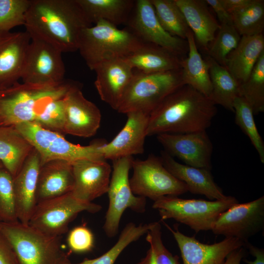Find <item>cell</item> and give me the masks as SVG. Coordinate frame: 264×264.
Here are the masks:
<instances>
[{
	"mask_svg": "<svg viewBox=\"0 0 264 264\" xmlns=\"http://www.w3.org/2000/svg\"><path fill=\"white\" fill-rule=\"evenodd\" d=\"M26 31L62 53L78 50L82 31L91 26L77 0H31Z\"/></svg>",
	"mask_w": 264,
	"mask_h": 264,
	"instance_id": "6da1fadb",
	"label": "cell"
},
{
	"mask_svg": "<svg viewBox=\"0 0 264 264\" xmlns=\"http://www.w3.org/2000/svg\"><path fill=\"white\" fill-rule=\"evenodd\" d=\"M217 112L209 98L184 85L166 97L150 114L147 136L206 130Z\"/></svg>",
	"mask_w": 264,
	"mask_h": 264,
	"instance_id": "7a4b0ae2",
	"label": "cell"
},
{
	"mask_svg": "<svg viewBox=\"0 0 264 264\" xmlns=\"http://www.w3.org/2000/svg\"><path fill=\"white\" fill-rule=\"evenodd\" d=\"M76 82L34 85L19 82L0 90V126L34 122L52 101L65 97Z\"/></svg>",
	"mask_w": 264,
	"mask_h": 264,
	"instance_id": "3957f363",
	"label": "cell"
},
{
	"mask_svg": "<svg viewBox=\"0 0 264 264\" xmlns=\"http://www.w3.org/2000/svg\"><path fill=\"white\" fill-rule=\"evenodd\" d=\"M143 43L129 29H121L101 20L82 31L78 50L89 68L93 70L105 61L126 58Z\"/></svg>",
	"mask_w": 264,
	"mask_h": 264,
	"instance_id": "277c9868",
	"label": "cell"
},
{
	"mask_svg": "<svg viewBox=\"0 0 264 264\" xmlns=\"http://www.w3.org/2000/svg\"><path fill=\"white\" fill-rule=\"evenodd\" d=\"M0 232L12 247L19 264H59L67 258L60 237L47 235L19 221H0Z\"/></svg>",
	"mask_w": 264,
	"mask_h": 264,
	"instance_id": "5b68a950",
	"label": "cell"
},
{
	"mask_svg": "<svg viewBox=\"0 0 264 264\" xmlns=\"http://www.w3.org/2000/svg\"><path fill=\"white\" fill-rule=\"evenodd\" d=\"M183 85L181 68L153 73L137 70L116 111L126 114L138 110L150 114L166 97Z\"/></svg>",
	"mask_w": 264,
	"mask_h": 264,
	"instance_id": "8992f818",
	"label": "cell"
},
{
	"mask_svg": "<svg viewBox=\"0 0 264 264\" xmlns=\"http://www.w3.org/2000/svg\"><path fill=\"white\" fill-rule=\"evenodd\" d=\"M237 203V199L232 196L209 201L167 196L154 201L152 207L158 210L161 220L174 219L198 233L211 231L220 215Z\"/></svg>",
	"mask_w": 264,
	"mask_h": 264,
	"instance_id": "52a82bcc",
	"label": "cell"
},
{
	"mask_svg": "<svg viewBox=\"0 0 264 264\" xmlns=\"http://www.w3.org/2000/svg\"><path fill=\"white\" fill-rule=\"evenodd\" d=\"M38 153L41 166L54 160L71 164L83 159H104L98 147L103 143L95 142L88 146L72 143L60 133L46 129L35 122H24L14 126Z\"/></svg>",
	"mask_w": 264,
	"mask_h": 264,
	"instance_id": "ba28073f",
	"label": "cell"
},
{
	"mask_svg": "<svg viewBox=\"0 0 264 264\" xmlns=\"http://www.w3.org/2000/svg\"><path fill=\"white\" fill-rule=\"evenodd\" d=\"M132 156L112 161V170L109 189V206L103 228L106 236L111 238L118 234L122 216L127 209L138 213L146 210V198L135 195L132 190L129 172Z\"/></svg>",
	"mask_w": 264,
	"mask_h": 264,
	"instance_id": "9c48e42d",
	"label": "cell"
},
{
	"mask_svg": "<svg viewBox=\"0 0 264 264\" xmlns=\"http://www.w3.org/2000/svg\"><path fill=\"white\" fill-rule=\"evenodd\" d=\"M102 206L76 198L71 192L37 203L28 224L47 235L60 237L81 212H99Z\"/></svg>",
	"mask_w": 264,
	"mask_h": 264,
	"instance_id": "30bf717a",
	"label": "cell"
},
{
	"mask_svg": "<svg viewBox=\"0 0 264 264\" xmlns=\"http://www.w3.org/2000/svg\"><path fill=\"white\" fill-rule=\"evenodd\" d=\"M130 179L133 193L155 201L167 196H178L188 192L187 185L164 166L160 157L150 155L146 159H133Z\"/></svg>",
	"mask_w": 264,
	"mask_h": 264,
	"instance_id": "8fae6325",
	"label": "cell"
},
{
	"mask_svg": "<svg viewBox=\"0 0 264 264\" xmlns=\"http://www.w3.org/2000/svg\"><path fill=\"white\" fill-rule=\"evenodd\" d=\"M62 54L61 51L51 44L31 37L21 75L23 83L49 85L63 82L65 67Z\"/></svg>",
	"mask_w": 264,
	"mask_h": 264,
	"instance_id": "7c38bea8",
	"label": "cell"
},
{
	"mask_svg": "<svg viewBox=\"0 0 264 264\" xmlns=\"http://www.w3.org/2000/svg\"><path fill=\"white\" fill-rule=\"evenodd\" d=\"M128 29L144 43L162 47L181 58L188 53L186 40L172 36L159 22L150 0H137L126 23Z\"/></svg>",
	"mask_w": 264,
	"mask_h": 264,
	"instance_id": "4fadbf2b",
	"label": "cell"
},
{
	"mask_svg": "<svg viewBox=\"0 0 264 264\" xmlns=\"http://www.w3.org/2000/svg\"><path fill=\"white\" fill-rule=\"evenodd\" d=\"M264 228L263 196L251 201L232 205L220 215L211 231L215 235L236 238L245 242Z\"/></svg>",
	"mask_w": 264,
	"mask_h": 264,
	"instance_id": "5bb4252c",
	"label": "cell"
},
{
	"mask_svg": "<svg viewBox=\"0 0 264 264\" xmlns=\"http://www.w3.org/2000/svg\"><path fill=\"white\" fill-rule=\"evenodd\" d=\"M157 139L165 151L185 164L211 170L213 144L206 130L186 133H161Z\"/></svg>",
	"mask_w": 264,
	"mask_h": 264,
	"instance_id": "9a60e30c",
	"label": "cell"
},
{
	"mask_svg": "<svg viewBox=\"0 0 264 264\" xmlns=\"http://www.w3.org/2000/svg\"><path fill=\"white\" fill-rule=\"evenodd\" d=\"M64 103V133L83 137L95 134L101 124V111L84 97L77 82L67 92Z\"/></svg>",
	"mask_w": 264,
	"mask_h": 264,
	"instance_id": "2e32d148",
	"label": "cell"
},
{
	"mask_svg": "<svg viewBox=\"0 0 264 264\" xmlns=\"http://www.w3.org/2000/svg\"><path fill=\"white\" fill-rule=\"evenodd\" d=\"M126 114L127 121L121 130L110 142L102 143L98 147L105 160L132 156L144 152L150 113L136 110Z\"/></svg>",
	"mask_w": 264,
	"mask_h": 264,
	"instance_id": "e0dca14e",
	"label": "cell"
},
{
	"mask_svg": "<svg viewBox=\"0 0 264 264\" xmlns=\"http://www.w3.org/2000/svg\"><path fill=\"white\" fill-rule=\"evenodd\" d=\"M172 233L180 251L183 264H223L232 251L243 247L244 242L233 237L211 244L201 243L195 237L180 232L176 225L172 229L164 223Z\"/></svg>",
	"mask_w": 264,
	"mask_h": 264,
	"instance_id": "ac0fdd59",
	"label": "cell"
},
{
	"mask_svg": "<svg viewBox=\"0 0 264 264\" xmlns=\"http://www.w3.org/2000/svg\"><path fill=\"white\" fill-rule=\"evenodd\" d=\"M72 166L74 185L71 192L76 198L91 202L107 193L111 168L106 160H80Z\"/></svg>",
	"mask_w": 264,
	"mask_h": 264,
	"instance_id": "d6986e66",
	"label": "cell"
},
{
	"mask_svg": "<svg viewBox=\"0 0 264 264\" xmlns=\"http://www.w3.org/2000/svg\"><path fill=\"white\" fill-rule=\"evenodd\" d=\"M94 85L101 100L117 110L134 75L133 68L125 58L108 60L98 64Z\"/></svg>",
	"mask_w": 264,
	"mask_h": 264,
	"instance_id": "ffe728a7",
	"label": "cell"
},
{
	"mask_svg": "<svg viewBox=\"0 0 264 264\" xmlns=\"http://www.w3.org/2000/svg\"><path fill=\"white\" fill-rule=\"evenodd\" d=\"M30 42L26 31H0V90L12 87L21 78Z\"/></svg>",
	"mask_w": 264,
	"mask_h": 264,
	"instance_id": "44dd1931",
	"label": "cell"
},
{
	"mask_svg": "<svg viewBox=\"0 0 264 264\" xmlns=\"http://www.w3.org/2000/svg\"><path fill=\"white\" fill-rule=\"evenodd\" d=\"M40 167L39 154L34 149L13 178L17 217L22 223H28L37 204L36 193Z\"/></svg>",
	"mask_w": 264,
	"mask_h": 264,
	"instance_id": "7402d4cb",
	"label": "cell"
},
{
	"mask_svg": "<svg viewBox=\"0 0 264 264\" xmlns=\"http://www.w3.org/2000/svg\"><path fill=\"white\" fill-rule=\"evenodd\" d=\"M160 158L165 168L187 185L188 192L204 195L212 200L228 198L214 181L210 170L180 163L165 151L161 152Z\"/></svg>",
	"mask_w": 264,
	"mask_h": 264,
	"instance_id": "603a6c76",
	"label": "cell"
},
{
	"mask_svg": "<svg viewBox=\"0 0 264 264\" xmlns=\"http://www.w3.org/2000/svg\"><path fill=\"white\" fill-rule=\"evenodd\" d=\"M74 185L72 164L63 160H54L41 166L36 198L39 202L71 192Z\"/></svg>",
	"mask_w": 264,
	"mask_h": 264,
	"instance_id": "cb8c5ba5",
	"label": "cell"
},
{
	"mask_svg": "<svg viewBox=\"0 0 264 264\" xmlns=\"http://www.w3.org/2000/svg\"><path fill=\"white\" fill-rule=\"evenodd\" d=\"M193 32L196 43L207 51L220 24L203 0H175Z\"/></svg>",
	"mask_w": 264,
	"mask_h": 264,
	"instance_id": "d4e9b609",
	"label": "cell"
},
{
	"mask_svg": "<svg viewBox=\"0 0 264 264\" xmlns=\"http://www.w3.org/2000/svg\"><path fill=\"white\" fill-rule=\"evenodd\" d=\"M264 52L263 34L242 36L237 46L228 56L225 67L240 84L248 78Z\"/></svg>",
	"mask_w": 264,
	"mask_h": 264,
	"instance_id": "484cf974",
	"label": "cell"
},
{
	"mask_svg": "<svg viewBox=\"0 0 264 264\" xmlns=\"http://www.w3.org/2000/svg\"><path fill=\"white\" fill-rule=\"evenodd\" d=\"M125 59L133 69L153 73L180 69L182 58L162 47L144 42Z\"/></svg>",
	"mask_w": 264,
	"mask_h": 264,
	"instance_id": "4316f807",
	"label": "cell"
},
{
	"mask_svg": "<svg viewBox=\"0 0 264 264\" xmlns=\"http://www.w3.org/2000/svg\"><path fill=\"white\" fill-rule=\"evenodd\" d=\"M188 55L181 59L180 65L184 85H187L210 98L212 86L209 65L199 53L194 35L190 29L187 34Z\"/></svg>",
	"mask_w": 264,
	"mask_h": 264,
	"instance_id": "83f0119b",
	"label": "cell"
},
{
	"mask_svg": "<svg viewBox=\"0 0 264 264\" xmlns=\"http://www.w3.org/2000/svg\"><path fill=\"white\" fill-rule=\"evenodd\" d=\"M34 149L13 126H0V161L13 177Z\"/></svg>",
	"mask_w": 264,
	"mask_h": 264,
	"instance_id": "f1b7e54d",
	"label": "cell"
},
{
	"mask_svg": "<svg viewBox=\"0 0 264 264\" xmlns=\"http://www.w3.org/2000/svg\"><path fill=\"white\" fill-rule=\"evenodd\" d=\"M90 23L103 20L116 26L126 24L134 7L133 0H77Z\"/></svg>",
	"mask_w": 264,
	"mask_h": 264,
	"instance_id": "f546056e",
	"label": "cell"
},
{
	"mask_svg": "<svg viewBox=\"0 0 264 264\" xmlns=\"http://www.w3.org/2000/svg\"><path fill=\"white\" fill-rule=\"evenodd\" d=\"M212 90L210 99L216 104L234 112L233 103L239 96V85L226 68L207 56Z\"/></svg>",
	"mask_w": 264,
	"mask_h": 264,
	"instance_id": "4dcf8cb0",
	"label": "cell"
},
{
	"mask_svg": "<svg viewBox=\"0 0 264 264\" xmlns=\"http://www.w3.org/2000/svg\"><path fill=\"white\" fill-rule=\"evenodd\" d=\"M153 224V222L138 225L132 222L128 223L121 231L116 242L100 257L92 259H85L77 264L72 263L67 257L59 264H114L122 251L130 244L146 234Z\"/></svg>",
	"mask_w": 264,
	"mask_h": 264,
	"instance_id": "1f68e13d",
	"label": "cell"
},
{
	"mask_svg": "<svg viewBox=\"0 0 264 264\" xmlns=\"http://www.w3.org/2000/svg\"><path fill=\"white\" fill-rule=\"evenodd\" d=\"M163 28L172 36L186 40L190 28L175 0H150Z\"/></svg>",
	"mask_w": 264,
	"mask_h": 264,
	"instance_id": "d6a6232c",
	"label": "cell"
},
{
	"mask_svg": "<svg viewBox=\"0 0 264 264\" xmlns=\"http://www.w3.org/2000/svg\"><path fill=\"white\" fill-rule=\"evenodd\" d=\"M239 96L249 103L254 114L264 111V52L248 78L240 84Z\"/></svg>",
	"mask_w": 264,
	"mask_h": 264,
	"instance_id": "836d02e7",
	"label": "cell"
},
{
	"mask_svg": "<svg viewBox=\"0 0 264 264\" xmlns=\"http://www.w3.org/2000/svg\"><path fill=\"white\" fill-rule=\"evenodd\" d=\"M232 23L240 36L263 34L264 28V1L252 0L245 8L231 15Z\"/></svg>",
	"mask_w": 264,
	"mask_h": 264,
	"instance_id": "e575fe53",
	"label": "cell"
},
{
	"mask_svg": "<svg viewBox=\"0 0 264 264\" xmlns=\"http://www.w3.org/2000/svg\"><path fill=\"white\" fill-rule=\"evenodd\" d=\"M235 121L248 136L256 150L262 163H264V142L256 127L252 109L242 97L238 96L233 103Z\"/></svg>",
	"mask_w": 264,
	"mask_h": 264,
	"instance_id": "d590c367",
	"label": "cell"
},
{
	"mask_svg": "<svg viewBox=\"0 0 264 264\" xmlns=\"http://www.w3.org/2000/svg\"><path fill=\"white\" fill-rule=\"evenodd\" d=\"M241 36L232 22L220 23V27L207 51L208 56L225 67L229 54L238 45Z\"/></svg>",
	"mask_w": 264,
	"mask_h": 264,
	"instance_id": "8d00e7d4",
	"label": "cell"
},
{
	"mask_svg": "<svg viewBox=\"0 0 264 264\" xmlns=\"http://www.w3.org/2000/svg\"><path fill=\"white\" fill-rule=\"evenodd\" d=\"M146 234V240L150 248L146 256L137 264H180L178 257L173 255L164 245L159 222H153Z\"/></svg>",
	"mask_w": 264,
	"mask_h": 264,
	"instance_id": "74e56055",
	"label": "cell"
},
{
	"mask_svg": "<svg viewBox=\"0 0 264 264\" xmlns=\"http://www.w3.org/2000/svg\"><path fill=\"white\" fill-rule=\"evenodd\" d=\"M31 0H0V31L24 25Z\"/></svg>",
	"mask_w": 264,
	"mask_h": 264,
	"instance_id": "f35d334b",
	"label": "cell"
},
{
	"mask_svg": "<svg viewBox=\"0 0 264 264\" xmlns=\"http://www.w3.org/2000/svg\"><path fill=\"white\" fill-rule=\"evenodd\" d=\"M0 221H19L16 211L13 177L4 168L0 169Z\"/></svg>",
	"mask_w": 264,
	"mask_h": 264,
	"instance_id": "ab89813d",
	"label": "cell"
},
{
	"mask_svg": "<svg viewBox=\"0 0 264 264\" xmlns=\"http://www.w3.org/2000/svg\"><path fill=\"white\" fill-rule=\"evenodd\" d=\"M64 97L49 104L34 122L46 129L61 134L64 133L65 120Z\"/></svg>",
	"mask_w": 264,
	"mask_h": 264,
	"instance_id": "60d3db41",
	"label": "cell"
},
{
	"mask_svg": "<svg viewBox=\"0 0 264 264\" xmlns=\"http://www.w3.org/2000/svg\"><path fill=\"white\" fill-rule=\"evenodd\" d=\"M67 243L69 249L74 252H87L91 250L94 246V235L87 226H78L69 231Z\"/></svg>",
	"mask_w": 264,
	"mask_h": 264,
	"instance_id": "b9f144b4",
	"label": "cell"
},
{
	"mask_svg": "<svg viewBox=\"0 0 264 264\" xmlns=\"http://www.w3.org/2000/svg\"><path fill=\"white\" fill-rule=\"evenodd\" d=\"M0 264H19L17 258L12 247L0 232Z\"/></svg>",
	"mask_w": 264,
	"mask_h": 264,
	"instance_id": "7bdbcfd3",
	"label": "cell"
},
{
	"mask_svg": "<svg viewBox=\"0 0 264 264\" xmlns=\"http://www.w3.org/2000/svg\"><path fill=\"white\" fill-rule=\"evenodd\" d=\"M205 1L214 11L220 23L232 22L231 15L225 9L221 0H205Z\"/></svg>",
	"mask_w": 264,
	"mask_h": 264,
	"instance_id": "ee69618b",
	"label": "cell"
},
{
	"mask_svg": "<svg viewBox=\"0 0 264 264\" xmlns=\"http://www.w3.org/2000/svg\"><path fill=\"white\" fill-rule=\"evenodd\" d=\"M252 0H221L228 13L231 15L247 7Z\"/></svg>",
	"mask_w": 264,
	"mask_h": 264,
	"instance_id": "f6af8a7d",
	"label": "cell"
},
{
	"mask_svg": "<svg viewBox=\"0 0 264 264\" xmlns=\"http://www.w3.org/2000/svg\"><path fill=\"white\" fill-rule=\"evenodd\" d=\"M243 247H245L250 254L254 256L256 259L254 261H248L244 259V262L247 264H264V250L259 248L249 242H244Z\"/></svg>",
	"mask_w": 264,
	"mask_h": 264,
	"instance_id": "bcb514c9",
	"label": "cell"
},
{
	"mask_svg": "<svg viewBox=\"0 0 264 264\" xmlns=\"http://www.w3.org/2000/svg\"><path fill=\"white\" fill-rule=\"evenodd\" d=\"M245 254V250L243 247L237 249L227 256L223 264H240Z\"/></svg>",
	"mask_w": 264,
	"mask_h": 264,
	"instance_id": "7dc6e473",
	"label": "cell"
},
{
	"mask_svg": "<svg viewBox=\"0 0 264 264\" xmlns=\"http://www.w3.org/2000/svg\"><path fill=\"white\" fill-rule=\"evenodd\" d=\"M2 168H4V167H3L2 164H1V163L0 161V169Z\"/></svg>",
	"mask_w": 264,
	"mask_h": 264,
	"instance_id": "c3c4849f",
	"label": "cell"
}]
</instances>
